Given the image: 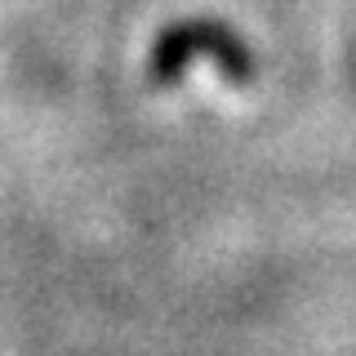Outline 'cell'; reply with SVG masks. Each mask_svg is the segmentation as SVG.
Returning a JSON list of instances; mask_svg holds the SVG:
<instances>
[{"mask_svg":"<svg viewBox=\"0 0 356 356\" xmlns=\"http://www.w3.org/2000/svg\"><path fill=\"white\" fill-rule=\"evenodd\" d=\"M192 58H209L218 67L222 81L236 85V89L254 85V76H259V54H254V44L245 40L232 22L196 14V18L165 22L161 36L152 40V49H147V81H152V89L183 85Z\"/></svg>","mask_w":356,"mask_h":356,"instance_id":"1","label":"cell"}]
</instances>
